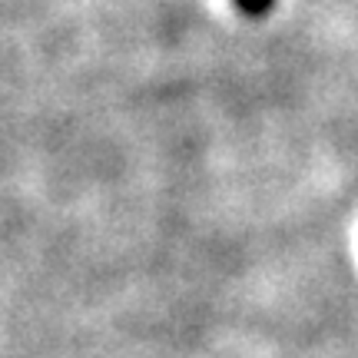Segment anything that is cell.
Returning <instances> with one entry per match:
<instances>
[{
  "label": "cell",
  "mask_w": 358,
  "mask_h": 358,
  "mask_svg": "<svg viewBox=\"0 0 358 358\" xmlns=\"http://www.w3.org/2000/svg\"><path fill=\"white\" fill-rule=\"evenodd\" d=\"M232 3L239 7V13L252 17V20H262V17L275 10V0H232Z\"/></svg>",
  "instance_id": "obj_1"
}]
</instances>
